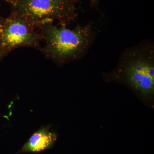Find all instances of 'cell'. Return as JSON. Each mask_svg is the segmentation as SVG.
I'll return each instance as SVG.
<instances>
[{
	"label": "cell",
	"mask_w": 154,
	"mask_h": 154,
	"mask_svg": "<svg viewBox=\"0 0 154 154\" xmlns=\"http://www.w3.org/2000/svg\"><path fill=\"white\" fill-rule=\"evenodd\" d=\"M103 77L107 82L128 87L144 101H152L154 95V45L144 39L125 50L117 66Z\"/></svg>",
	"instance_id": "obj_1"
},
{
	"label": "cell",
	"mask_w": 154,
	"mask_h": 154,
	"mask_svg": "<svg viewBox=\"0 0 154 154\" xmlns=\"http://www.w3.org/2000/svg\"><path fill=\"white\" fill-rule=\"evenodd\" d=\"M39 29L45 44L40 51L59 66L85 57L97 34L92 22L72 29L66 25L52 23L42 25Z\"/></svg>",
	"instance_id": "obj_2"
},
{
	"label": "cell",
	"mask_w": 154,
	"mask_h": 154,
	"mask_svg": "<svg viewBox=\"0 0 154 154\" xmlns=\"http://www.w3.org/2000/svg\"><path fill=\"white\" fill-rule=\"evenodd\" d=\"M12 13L20 15L40 28L57 21L67 25L78 17L76 6L80 0H5Z\"/></svg>",
	"instance_id": "obj_3"
},
{
	"label": "cell",
	"mask_w": 154,
	"mask_h": 154,
	"mask_svg": "<svg viewBox=\"0 0 154 154\" xmlns=\"http://www.w3.org/2000/svg\"><path fill=\"white\" fill-rule=\"evenodd\" d=\"M42 42L40 29L20 15L11 12L0 23V47L6 56L21 47L41 51Z\"/></svg>",
	"instance_id": "obj_4"
},
{
	"label": "cell",
	"mask_w": 154,
	"mask_h": 154,
	"mask_svg": "<svg viewBox=\"0 0 154 154\" xmlns=\"http://www.w3.org/2000/svg\"><path fill=\"white\" fill-rule=\"evenodd\" d=\"M57 135L48 126L41 127L33 134L19 153L38 152L52 147L57 140Z\"/></svg>",
	"instance_id": "obj_5"
},
{
	"label": "cell",
	"mask_w": 154,
	"mask_h": 154,
	"mask_svg": "<svg viewBox=\"0 0 154 154\" xmlns=\"http://www.w3.org/2000/svg\"><path fill=\"white\" fill-rule=\"evenodd\" d=\"M91 8H97L100 3V0H88Z\"/></svg>",
	"instance_id": "obj_6"
},
{
	"label": "cell",
	"mask_w": 154,
	"mask_h": 154,
	"mask_svg": "<svg viewBox=\"0 0 154 154\" xmlns=\"http://www.w3.org/2000/svg\"><path fill=\"white\" fill-rule=\"evenodd\" d=\"M6 56L4 52H3L2 50L0 47V61L2 60V59Z\"/></svg>",
	"instance_id": "obj_7"
},
{
	"label": "cell",
	"mask_w": 154,
	"mask_h": 154,
	"mask_svg": "<svg viewBox=\"0 0 154 154\" xmlns=\"http://www.w3.org/2000/svg\"><path fill=\"white\" fill-rule=\"evenodd\" d=\"M3 18V17H1V16H0V23H1V22H2Z\"/></svg>",
	"instance_id": "obj_8"
}]
</instances>
